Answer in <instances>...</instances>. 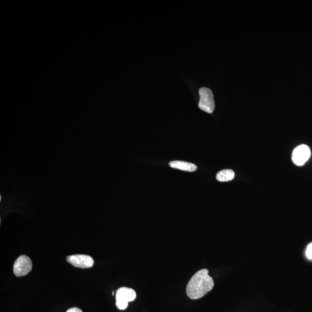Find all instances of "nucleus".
<instances>
[{"instance_id": "39448f33", "label": "nucleus", "mask_w": 312, "mask_h": 312, "mask_svg": "<svg viewBox=\"0 0 312 312\" xmlns=\"http://www.w3.org/2000/svg\"><path fill=\"white\" fill-rule=\"evenodd\" d=\"M311 155L310 149L306 145H301L293 151L292 160L294 164L297 166L304 165L309 159Z\"/></svg>"}, {"instance_id": "9d476101", "label": "nucleus", "mask_w": 312, "mask_h": 312, "mask_svg": "<svg viewBox=\"0 0 312 312\" xmlns=\"http://www.w3.org/2000/svg\"><path fill=\"white\" fill-rule=\"evenodd\" d=\"M67 312H83L81 309L78 308V307H73L67 310Z\"/></svg>"}, {"instance_id": "f03ea898", "label": "nucleus", "mask_w": 312, "mask_h": 312, "mask_svg": "<svg viewBox=\"0 0 312 312\" xmlns=\"http://www.w3.org/2000/svg\"><path fill=\"white\" fill-rule=\"evenodd\" d=\"M137 294L133 289L128 287L118 289L116 293V305L118 309L125 310L128 307L129 302L133 301Z\"/></svg>"}, {"instance_id": "0eeeda50", "label": "nucleus", "mask_w": 312, "mask_h": 312, "mask_svg": "<svg viewBox=\"0 0 312 312\" xmlns=\"http://www.w3.org/2000/svg\"><path fill=\"white\" fill-rule=\"evenodd\" d=\"M170 166L171 168L187 171V172H194L197 169V166L195 164L182 161H171Z\"/></svg>"}, {"instance_id": "f257e3e1", "label": "nucleus", "mask_w": 312, "mask_h": 312, "mask_svg": "<svg viewBox=\"0 0 312 312\" xmlns=\"http://www.w3.org/2000/svg\"><path fill=\"white\" fill-rule=\"evenodd\" d=\"M207 269L201 270L196 272L187 285L186 293L191 300H198L212 291L214 281L209 275Z\"/></svg>"}, {"instance_id": "7ed1b4c3", "label": "nucleus", "mask_w": 312, "mask_h": 312, "mask_svg": "<svg viewBox=\"0 0 312 312\" xmlns=\"http://www.w3.org/2000/svg\"><path fill=\"white\" fill-rule=\"evenodd\" d=\"M200 102L199 108L208 113H213L215 104L212 91L208 88L203 87L199 90Z\"/></svg>"}, {"instance_id": "1a4fd4ad", "label": "nucleus", "mask_w": 312, "mask_h": 312, "mask_svg": "<svg viewBox=\"0 0 312 312\" xmlns=\"http://www.w3.org/2000/svg\"><path fill=\"white\" fill-rule=\"evenodd\" d=\"M306 256L307 258L310 259V260H312V243L307 246L306 251Z\"/></svg>"}, {"instance_id": "6e6552de", "label": "nucleus", "mask_w": 312, "mask_h": 312, "mask_svg": "<svg viewBox=\"0 0 312 312\" xmlns=\"http://www.w3.org/2000/svg\"><path fill=\"white\" fill-rule=\"evenodd\" d=\"M235 173L231 170H224L220 171L217 175L218 181L221 182H229L234 179Z\"/></svg>"}, {"instance_id": "20e7f679", "label": "nucleus", "mask_w": 312, "mask_h": 312, "mask_svg": "<svg viewBox=\"0 0 312 312\" xmlns=\"http://www.w3.org/2000/svg\"><path fill=\"white\" fill-rule=\"evenodd\" d=\"M33 269V263L31 259L25 256V255H22L16 259L14 267H13V270H14V273L17 277H21L27 275Z\"/></svg>"}, {"instance_id": "423d86ee", "label": "nucleus", "mask_w": 312, "mask_h": 312, "mask_svg": "<svg viewBox=\"0 0 312 312\" xmlns=\"http://www.w3.org/2000/svg\"><path fill=\"white\" fill-rule=\"evenodd\" d=\"M67 261L74 267L80 269H90L93 266V258L85 254H75L67 257Z\"/></svg>"}]
</instances>
